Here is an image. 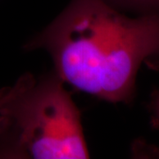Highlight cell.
I'll return each mask as SVG.
<instances>
[{"label":"cell","mask_w":159,"mask_h":159,"mask_svg":"<svg viewBox=\"0 0 159 159\" xmlns=\"http://www.w3.org/2000/svg\"><path fill=\"white\" fill-rule=\"evenodd\" d=\"M26 48L47 51L56 74L75 89L129 103L142 64L159 71V16H129L104 0H72Z\"/></svg>","instance_id":"cell-1"},{"label":"cell","mask_w":159,"mask_h":159,"mask_svg":"<svg viewBox=\"0 0 159 159\" xmlns=\"http://www.w3.org/2000/svg\"><path fill=\"white\" fill-rule=\"evenodd\" d=\"M56 73L0 92V157L89 158L80 113Z\"/></svg>","instance_id":"cell-2"},{"label":"cell","mask_w":159,"mask_h":159,"mask_svg":"<svg viewBox=\"0 0 159 159\" xmlns=\"http://www.w3.org/2000/svg\"><path fill=\"white\" fill-rule=\"evenodd\" d=\"M118 11L133 17L159 16V0H104Z\"/></svg>","instance_id":"cell-3"},{"label":"cell","mask_w":159,"mask_h":159,"mask_svg":"<svg viewBox=\"0 0 159 159\" xmlns=\"http://www.w3.org/2000/svg\"><path fill=\"white\" fill-rule=\"evenodd\" d=\"M148 107L154 121L159 125V89H156L151 93Z\"/></svg>","instance_id":"cell-4"}]
</instances>
